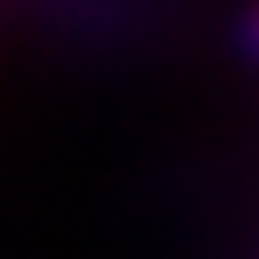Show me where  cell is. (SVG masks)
I'll list each match as a JSON object with an SVG mask.
<instances>
[]
</instances>
